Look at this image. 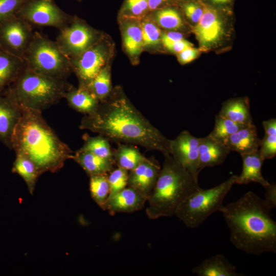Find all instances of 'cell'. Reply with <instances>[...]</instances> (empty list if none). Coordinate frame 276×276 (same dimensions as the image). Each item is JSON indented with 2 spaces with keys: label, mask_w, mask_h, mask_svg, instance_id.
Wrapping results in <instances>:
<instances>
[{
  "label": "cell",
  "mask_w": 276,
  "mask_h": 276,
  "mask_svg": "<svg viewBox=\"0 0 276 276\" xmlns=\"http://www.w3.org/2000/svg\"><path fill=\"white\" fill-rule=\"evenodd\" d=\"M79 128L108 141L137 145L171 154V140L165 137L135 107L120 89L100 101L96 110L81 119Z\"/></svg>",
  "instance_id": "cell-1"
},
{
  "label": "cell",
  "mask_w": 276,
  "mask_h": 276,
  "mask_svg": "<svg viewBox=\"0 0 276 276\" xmlns=\"http://www.w3.org/2000/svg\"><path fill=\"white\" fill-rule=\"evenodd\" d=\"M264 199L251 191L220 210L228 227L230 241L248 254L276 253V222Z\"/></svg>",
  "instance_id": "cell-2"
},
{
  "label": "cell",
  "mask_w": 276,
  "mask_h": 276,
  "mask_svg": "<svg viewBox=\"0 0 276 276\" xmlns=\"http://www.w3.org/2000/svg\"><path fill=\"white\" fill-rule=\"evenodd\" d=\"M22 108L12 137V149L16 154L30 159L40 175L46 172H57L67 159H73V152L48 125L41 111Z\"/></svg>",
  "instance_id": "cell-3"
},
{
  "label": "cell",
  "mask_w": 276,
  "mask_h": 276,
  "mask_svg": "<svg viewBox=\"0 0 276 276\" xmlns=\"http://www.w3.org/2000/svg\"><path fill=\"white\" fill-rule=\"evenodd\" d=\"M165 160L146 210L151 219L173 216L178 205L199 188L198 178L177 163L171 154Z\"/></svg>",
  "instance_id": "cell-4"
},
{
  "label": "cell",
  "mask_w": 276,
  "mask_h": 276,
  "mask_svg": "<svg viewBox=\"0 0 276 276\" xmlns=\"http://www.w3.org/2000/svg\"><path fill=\"white\" fill-rule=\"evenodd\" d=\"M72 86L66 79L36 73L27 67L4 90L21 108L42 111L63 98Z\"/></svg>",
  "instance_id": "cell-5"
},
{
  "label": "cell",
  "mask_w": 276,
  "mask_h": 276,
  "mask_svg": "<svg viewBox=\"0 0 276 276\" xmlns=\"http://www.w3.org/2000/svg\"><path fill=\"white\" fill-rule=\"evenodd\" d=\"M236 177V175H233L226 181L211 189L199 187L178 205L174 214L187 226L197 227L211 215L219 212L226 195L235 184Z\"/></svg>",
  "instance_id": "cell-6"
},
{
  "label": "cell",
  "mask_w": 276,
  "mask_h": 276,
  "mask_svg": "<svg viewBox=\"0 0 276 276\" xmlns=\"http://www.w3.org/2000/svg\"><path fill=\"white\" fill-rule=\"evenodd\" d=\"M23 60L27 68L47 76L66 79L73 72L70 59L56 42L38 32L34 33Z\"/></svg>",
  "instance_id": "cell-7"
},
{
  "label": "cell",
  "mask_w": 276,
  "mask_h": 276,
  "mask_svg": "<svg viewBox=\"0 0 276 276\" xmlns=\"http://www.w3.org/2000/svg\"><path fill=\"white\" fill-rule=\"evenodd\" d=\"M55 41L63 54L73 59L95 43L101 37L84 21L75 16L61 29Z\"/></svg>",
  "instance_id": "cell-8"
},
{
  "label": "cell",
  "mask_w": 276,
  "mask_h": 276,
  "mask_svg": "<svg viewBox=\"0 0 276 276\" xmlns=\"http://www.w3.org/2000/svg\"><path fill=\"white\" fill-rule=\"evenodd\" d=\"M16 16L31 26L52 27L59 30L67 25L72 18L53 0H28Z\"/></svg>",
  "instance_id": "cell-9"
},
{
  "label": "cell",
  "mask_w": 276,
  "mask_h": 276,
  "mask_svg": "<svg viewBox=\"0 0 276 276\" xmlns=\"http://www.w3.org/2000/svg\"><path fill=\"white\" fill-rule=\"evenodd\" d=\"M34 33L30 24L13 16L0 23V49L23 59Z\"/></svg>",
  "instance_id": "cell-10"
},
{
  "label": "cell",
  "mask_w": 276,
  "mask_h": 276,
  "mask_svg": "<svg viewBox=\"0 0 276 276\" xmlns=\"http://www.w3.org/2000/svg\"><path fill=\"white\" fill-rule=\"evenodd\" d=\"M109 57L108 46L101 37L80 55L71 60L73 72L79 80V86L86 87L106 65Z\"/></svg>",
  "instance_id": "cell-11"
},
{
  "label": "cell",
  "mask_w": 276,
  "mask_h": 276,
  "mask_svg": "<svg viewBox=\"0 0 276 276\" xmlns=\"http://www.w3.org/2000/svg\"><path fill=\"white\" fill-rule=\"evenodd\" d=\"M223 18L220 12L212 6L204 4L203 14L193 28V32L202 50L216 45L224 32Z\"/></svg>",
  "instance_id": "cell-12"
},
{
  "label": "cell",
  "mask_w": 276,
  "mask_h": 276,
  "mask_svg": "<svg viewBox=\"0 0 276 276\" xmlns=\"http://www.w3.org/2000/svg\"><path fill=\"white\" fill-rule=\"evenodd\" d=\"M171 155L194 176L198 178L199 168L198 138L184 130L171 140Z\"/></svg>",
  "instance_id": "cell-13"
},
{
  "label": "cell",
  "mask_w": 276,
  "mask_h": 276,
  "mask_svg": "<svg viewBox=\"0 0 276 276\" xmlns=\"http://www.w3.org/2000/svg\"><path fill=\"white\" fill-rule=\"evenodd\" d=\"M158 162L154 158H146L128 174V183L131 187L146 197H149L160 170Z\"/></svg>",
  "instance_id": "cell-14"
},
{
  "label": "cell",
  "mask_w": 276,
  "mask_h": 276,
  "mask_svg": "<svg viewBox=\"0 0 276 276\" xmlns=\"http://www.w3.org/2000/svg\"><path fill=\"white\" fill-rule=\"evenodd\" d=\"M22 108L9 96L0 94V142L12 149V137Z\"/></svg>",
  "instance_id": "cell-15"
},
{
  "label": "cell",
  "mask_w": 276,
  "mask_h": 276,
  "mask_svg": "<svg viewBox=\"0 0 276 276\" xmlns=\"http://www.w3.org/2000/svg\"><path fill=\"white\" fill-rule=\"evenodd\" d=\"M147 198L135 189L128 187L108 197L105 210L112 215L116 213H131L141 210Z\"/></svg>",
  "instance_id": "cell-16"
},
{
  "label": "cell",
  "mask_w": 276,
  "mask_h": 276,
  "mask_svg": "<svg viewBox=\"0 0 276 276\" xmlns=\"http://www.w3.org/2000/svg\"><path fill=\"white\" fill-rule=\"evenodd\" d=\"M229 152L230 150L224 143L216 141L209 135L198 138L200 170L222 164Z\"/></svg>",
  "instance_id": "cell-17"
},
{
  "label": "cell",
  "mask_w": 276,
  "mask_h": 276,
  "mask_svg": "<svg viewBox=\"0 0 276 276\" xmlns=\"http://www.w3.org/2000/svg\"><path fill=\"white\" fill-rule=\"evenodd\" d=\"M260 139L254 124L247 125L228 137L224 144L228 149L241 154L250 153L259 149Z\"/></svg>",
  "instance_id": "cell-18"
},
{
  "label": "cell",
  "mask_w": 276,
  "mask_h": 276,
  "mask_svg": "<svg viewBox=\"0 0 276 276\" xmlns=\"http://www.w3.org/2000/svg\"><path fill=\"white\" fill-rule=\"evenodd\" d=\"M241 156L243 160L242 170L240 175H237L235 183L247 185L251 182H256L263 187L269 183L261 173L264 159L259 150L241 154Z\"/></svg>",
  "instance_id": "cell-19"
},
{
  "label": "cell",
  "mask_w": 276,
  "mask_h": 276,
  "mask_svg": "<svg viewBox=\"0 0 276 276\" xmlns=\"http://www.w3.org/2000/svg\"><path fill=\"white\" fill-rule=\"evenodd\" d=\"M192 272L199 276H241L236 267L222 254H217L203 260L192 269Z\"/></svg>",
  "instance_id": "cell-20"
},
{
  "label": "cell",
  "mask_w": 276,
  "mask_h": 276,
  "mask_svg": "<svg viewBox=\"0 0 276 276\" xmlns=\"http://www.w3.org/2000/svg\"><path fill=\"white\" fill-rule=\"evenodd\" d=\"M65 98L69 106L74 109L88 115L97 109L100 101L86 88L73 86L64 94Z\"/></svg>",
  "instance_id": "cell-21"
},
{
  "label": "cell",
  "mask_w": 276,
  "mask_h": 276,
  "mask_svg": "<svg viewBox=\"0 0 276 276\" xmlns=\"http://www.w3.org/2000/svg\"><path fill=\"white\" fill-rule=\"evenodd\" d=\"M26 67L22 58L0 49V94L17 79Z\"/></svg>",
  "instance_id": "cell-22"
},
{
  "label": "cell",
  "mask_w": 276,
  "mask_h": 276,
  "mask_svg": "<svg viewBox=\"0 0 276 276\" xmlns=\"http://www.w3.org/2000/svg\"><path fill=\"white\" fill-rule=\"evenodd\" d=\"M218 115L240 124H253L249 102L247 98H235L224 102Z\"/></svg>",
  "instance_id": "cell-23"
},
{
  "label": "cell",
  "mask_w": 276,
  "mask_h": 276,
  "mask_svg": "<svg viewBox=\"0 0 276 276\" xmlns=\"http://www.w3.org/2000/svg\"><path fill=\"white\" fill-rule=\"evenodd\" d=\"M73 159L90 176L106 174L112 170L113 160L99 157L80 149L73 155Z\"/></svg>",
  "instance_id": "cell-24"
},
{
  "label": "cell",
  "mask_w": 276,
  "mask_h": 276,
  "mask_svg": "<svg viewBox=\"0 0 276 276\" xmlns=\"http://www.w3.org/2000/svg\"><path fill=\"white\" fill-rule=\"evenodd\" d=\"M124 26L123 43L126 52L132 56L140 55L143 48V40L140 23L136 19H126Z\"/></svg>",
  "instance_id": "cell-25"
},
{
  "label": "cell",
  "mask_w": 276,
  "mask_h": 276,
  "mask_svg": "<svg viewBox=\"0 0 276 276\" xmlns=\"http://www.w3.org/2000/svg\"><path fill=\"white\" fill-rule=\"evenodd\" d=\"M12 172L20 176L25 181L29 192L32 194L38 178L40 174L35 165L28 157L16 154Z\"/></svg>",
  "instance_id": "cell-26"
},
{
  "label": "cell",
  "mask_w": 276,
  "mask_h": 276,
  "mask_svg": "<svg viewBox=\"0 0 276 276\" xmlns=\"http://www.w3.org/2000/svg\"><path fill=\"white\" fill-rule=\"evenodd\" d=\"M113 158L119 167L127 171L133 169L146 158L135 147L123 144L114 152Z\"/></svg>",
  "instance_id": "cell-27"
},
{
  "label": "cell",
  "mask_w": 276,
  "mask_h": 276,
  "mask_svg": "<svg viewBox=\"0 0 276 276\" xmlns=\"http://www.w3.org/2000/svg\"><path fill=\"white\" fill-rule=\"evenodd\" d=\"M89 176V190L91 197L102 209L105 210L106 202L110 192L108 177L106 174Z\"/></svg>",
  "instance_id": "cell-28"
},
{
  "label": "cell",
  "mask_w": 276,
  "mask_h": 276,
  "mask_svg": "<svg viewBox=\"0 0 276 276\" xmlns=\"http://www.w3.org/2000/svg\"><path fill=\"white\" fill-rule=\"evenodd\" d=\"M99 101L105 99L111 91V76L106 65L86 87Z\"/></svg>",
  "instance_id": "cell-29"
},
{
  "label": "cell",
  "mask_w": 276,
  "mask_h": 276,
  "mask_svg": "<svg viewBox=\"0 0 276 276\" xmlns=\"http://www.w3.org/2000/svg\"><path fill=\"white\" fill-rule=\"evenodd\" d=\"M153 12L154 20L157 25L165 29L177 30L183 26L180 13L174 8L164 7Z\"/></svg>",
  "instance_id": "cell-30"
},
{
  "label": "cell",
  "mask_w": 276,
  "mask_h": 276,
  "mask_svg": "<svg viewBox=\"0 0 276 276\" xmlns=\"http://www.w3.org/2000/svg\"><path fill=\"white\" fill-rule=\"evenodd\" d=\"M83 139L84 143L81 149L88 151L99 157L114 161L108 140L105 137L101 135L93 137L85 134L83 136Z\"/></svg>",
  "instance_id": "cell-31"
},
{
  "label": "cell",
  "mask_w": 276,
  "mask_h": 276,
  "mask_svg": "<svg viewBox=\"0 0 276 276\" xmlns=\"http://www.w3.org/2000/svg\"><path fill=\"white\" fill-rule=\"evenodd\" d=\"M246 126L217 114L214 128L209 135L216 141L224 143L228 137Z\"/></svg>",
  "instance_id": "cell-32"
},
{
  "label": "cell",
  "mask_w": 276,
  "mask_h": 276,
  "mask_svg": "<svg viewBox=\"0 0 276 276\" xmlns=\"http://www.w3.org/2000/svg\"><path fill=\"white\" fill-rule=\"evenodd\" d=\"M144 48L152 47L161 42L162 32L157 25L151 19L146 18L140 22Z\"/></svg>",
  "instance_id": "cell-33"
},
{
  "label": "cell",
  "mask_w": 276,
  "mask_h": 276,
  "mask_svg": "<svg viewBox=\"0 0 276 276\" xmlns=\"http://www.w3.org/2000/svg\"><path fill=\"white\" fill-rule=\"evenodd\" d=\"M148 12V0H125L121 10V15L126 19L139 20Z\"/></svg>",
  "instance_id": "cell-34"
},
{
  "label": "cell",
  "mask_w": 276,
  "mask_h": 276,
  "mask_svg": "<svg viewBox=\"0 0 276 276\" xmlns=\"http://www.w3.org/2000/svg\"><path fill=\"white\" fill-rule=\"evenodd\" d=\"M128 174L126 169L119 167L113 170L108 177L110 187L108 197L126 188L128 183Z\"/></svg>",
  "instance_id": "cell-35"
},
{
  "label": "cell",
  "mask_w": 276,
  "mask_h": 276,
  "mask_svg": "<svg viewBox=\"0 0 276 276\" xmlns=\"http://www.w3.org/2000/svg\"><path fill=\"white\" fill-rule=\"evenodd\" d=\"M28 0H0V23L16 16Z\"/></svg>",
  "instance_id": "cell-36"
},
{
  "label": "cell",
  "mask_w": 276,
  "mask_h": 276,
  "mask_svg": "<svg viewBox=\"0 0 276 276\" xmlns=\"http://www.w3.org/2000/svg\"><path fill=\"white\" fill-rule=\"evenodd\" d=\"M204 4L192 1L183 3L182 5L185 16L191 22L196 24L201 18L204 11Z\"/></svg>",
  "instance_id": "cell-37"
},
{
  "label": "cell",
  "mask_w": 276,
  "mask_h": 276,
  "mask_svg": "<svg viewBox=\"0 0 276 276\" xmlns=\"http://www.w3.org/2000/svg\"><path fill=\"white\" fill-rule=\"evenodd\" d=\"M264 159L273 158L276 154V134H265L260 140L259 149Z\"/></svg>",
  "instance_id": "cell-38"
},
{
  "label": "cell",
  "mask_w": 276,
  "mask_h": 276,
  "mask_svg": "<svg viewBox=\"0 0 276 276\" xmlns=\"http://www.w3.org/2000/svg\"><path fill=\"white\" fill-rule=\"evenodd\" d=\"M199 50L193 47L187 48L177 54L178 60L181 64L188 63L194 60L199 56Z\"/></svg>",
  "instance_id": "cell-39"
},
{
  "label": "cell",
  "mask_w": 276,
  "mask_h": 276,
  "mask_svg": "<svg viewBox=\"0 0 276 276\" xmlns=\"http://www.w3.org/2000/svg\"><path fill=\"white\" fill-rule=\"evenodd\" d=\"M263 187L265 190L264 200L272 210L276 206V185L269 183Z\"/></svg>",
  "instance_id": "cell-40"
},
{
  "label": "cell",
  "mask_w": 276,
  "mask_h": 276,
  "mask_svg": "<svg viewBox=\"0 0 276 276\" xmlns=\"http://www.w3.org/2000/svg\"><path fill=\"white\" fill-rule=\"evenodd\" d=\"M193 47V44L192 43L185 39L172 42L165 46L169 51L176 54L182 52L187 48Z\"/></svg>",
  "instance_id": "cell-41"
},
{
  "label": "cell",
  "mask_w": 276,
  "mask_h": 276,
  "mask_svg": "<svg viewBox=\"0 0 276 276\" xmlns=\"http://www.w3.org/2000/svg\"><path fill=\"white\" fill-rule=\"evenodd\" d=\"M184 39L183 34L177 32H168L162 33L161 42L164 46Z\"/></svg>",
  "instance_id": "cell-42"
},
{
  "label": "cell",
  "mask_w": 276,
  "mask_h": 276,
  "mask_svg": "<svg viewBox=\"0 0 276 276\" xmlns=\"http://www.w3.org/2000/svg\"><path fill=\"white\" fill-rule=\"evenodd\" d=\"M265 134H276V119H270L262 122Z\"/></svg>",
  "instance_id": "cell-43"
},
{
  "label": "cell",
  "mask_w": 276,
  "mask_h": 276,
  "mask_svg": "<svg viewBox=\"0 0 276 276\" xmlns=\"http://www.w3.org/2000/svg\"><path fill=\"white\" fill-rule=\"evenodd\" d=\"M149 12H153L160 8L165 7V6L170 0H148Z\"/></svg>",
  "instance_id": "cell-44"
},
{
  "label": "cell",
  "mask_w": 276,
  "mask_h": 276,
  "mask_svg": "<svg viewBox=\"0 0 276 276\" xmlns=\"http://www.w3.org/2000/svg\"><path fill=\"white\" fill-rule=\"evenodd\" d=\"M232 0H209L212 4L218 6H224L230 3Z\"/></svg>",
  "instance_id": "cell-45"
},
{
  "label": "cell",
  "mask_w": 276,
  "mask_h": 276,
  "mask_svg": "<svg viewBox=\"0 0 276 276\" xmlns=\"http://www.w3.org/2000/svg\"><path fill=\"white\" fill-rule=\"evenodd\" d=\"M180 1H182L184 3L192 2V1H195V0H180Z\"/></svg>",
  "instance_id": "cell-46"
},
{
  "label": "cell",
  "mask_w": 276,
  "mask_h": 276,
  "mask_svg": "<svg viewBox=\"0 0 276 276\" xmlns=\"http://www.w3.org/2000/svg\"><path fill=\"white\" fill-rule=\"evenodd\" d=\"M78 1H80V0H78Z\"/></svg>",
  "instance_id": "cell-47"
}]
</instances>
